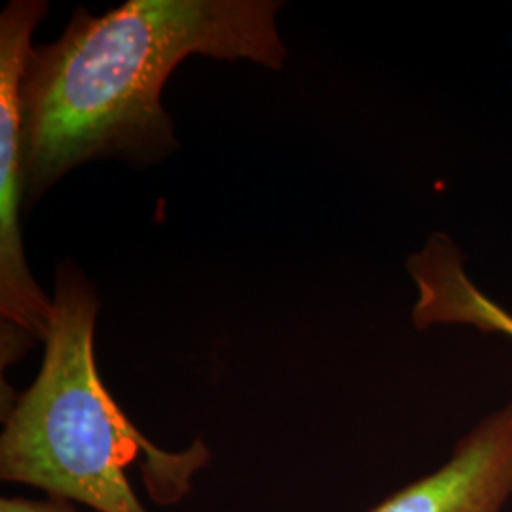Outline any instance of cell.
Wrapping results in <instances>:
<instances>
[{
  "label": "cell",
  "instance_id": "6da1fadb",
  "mask_svg": "<svg viewBox=\"0 0 512 512\" xmlns=\"http://www.w3.org/2000/svg\"><path fill=\"white\" fill-rule=\"evenodd\" d=\"M277 0H128L74 12L54 44L33 48L21 86L23 183L31 203L74 167L122 158L145 167L179 141L162 107L169 74L190 55L285 65Z\"/></svg>",
  "mask_w": 512,
  "mask_h": 512
},
{
  "label": "cell",
  "instance_id": "7a4b0ae2",
  "mask_svg": "<svg viewBox=\"0 0 512 512\" xmlns=\"http://www.w3.org/2000/svg\"><path fill=\"white\" fill-rule=\"evenodd\" d=\"M52 302L37 380L4 416L0 478L97 512H148L128 475L139 465L152 501L179 503L209 448L198 439L183 452L162 450L122 412L95 363L99 298L73 264L57 268Z\"/></svg>",
  "mask_w": 512,
  "mask_h": 512
},
{
  "label": "cell",
  "instance_id": "3957f363",
  "mask_svg": "<svg viewBox=\"0 0 512 512\" xmlns=\"http://www.w3.org/2000/svg\"><path fill=\"white\" fill-rule=\"evenodd\" d=\"M46 14L42 0H14L0 16V366L14 365L37 342H46L52 298L38 287L25 260L21 220L23 126L21 86L31 38Z\"/></svg>",
  "mask_w": 512,
  "mask_h": 512
},
{
  "label": "cell",
  "instance_id": "277c9868",
  "mask_svg": "<svg viewBox=\"0 0 512 512\" xmlns=\"http://www.w3.org/2000/svg\"><path fill=\"white\" fill-rule=\"evenodd\" d=\"M512 499V403L480 421L450 459L368 512H503Z\"/></svg>",
  "mask_w": 512,
  "mask_h": 512
},
{
  "label": "cell",
  "instance_id": "5b68a950",
  "mask_svg": "<svg viewBox=\"0 0 512 512\" xmlns=\"http://www.w3.org/2000/svg\"><path fill=\"white\" fill-rule=\"evenodd\" d=\"M408 274L418 287L412 319L418 329L467 325L512 338V313L482 293L469 279L463 255L444 234H433L408 258Z\"/></svg>",
  "mask_w": 512,
  "mask_h": 512
},
{
  "label": "cell",
  "instance_id": "8992f818",
  "mask_svg": "<svg viewBox=\"0 0 512 512\" xmlns=\"http://www.w3.org/2000/svg\"><path fill=\"white\" fill-rule=\"evenodd\" d=\"M0 512H78L71 501L48 497V499H23V497H2Z\"/></svg>",
  "mask_w": 512,
  "mask_h": 512
}]
</instances>
